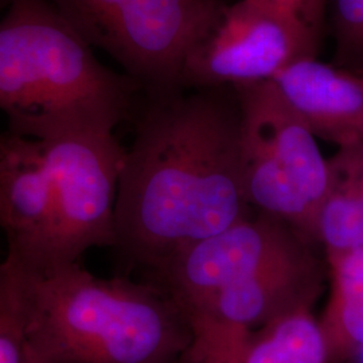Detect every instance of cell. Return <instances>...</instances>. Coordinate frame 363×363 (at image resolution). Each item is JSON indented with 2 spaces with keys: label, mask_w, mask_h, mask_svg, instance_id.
Here are the masks:
<instances>
[{
  "label": "cell",
  "mask_w": 363,
  "mask_h": 363,
  "mask_svg": "<svg viewBox=\"0 0 363 363\" xmlns=\"http://www.w3.org/2000/svg\"><path fill=\"white\" fill-rule=\"evenodd\" d=\"M247 206L235 89L147 97L120 172L113 247L154 271L247 218Z\"/></svg>",
  "instance_id": "1"
},
{
  "label": "cell",
  "mask_w": 363,
  "mask_h": 363,
  "mask_svg": "<svg viewBox=\"0 0 363 363\" xmlns=\"http://www.w3.org/2000/svg\"><path fill=\"white\" fill-rule=\"evenodd\" d=\"M0 274L18 312L25 363H181L191 328L155 283L101 279L78 261Z\"/></svg>",
  "instance_id": "2"
},
{
  "label": "cell",
  "mask_w": 363,
  "mask_h": 363,
  "mask_svg": "<svg viewBox=\"0 0 363 363\" xmlns=\"http://www.w3.org/2000/svg\"><path fill=\"white\" fill-rule=\"evenodd\" d=\"M139 85L106 67L50 0H9L0 16V111L33 138L60 123L116 128Z\"/></svg>",
  "instance_id": "3"
},
{
  "label": "cell",
  "mask_w": 363,
  "mask_h": 363,
  "mask_svg": "<svg viewBox=\"0 0 363 363\" xmlns=\"http://www.w3.org/2000/svg\"><path fill=\"white\" fill-rule=\"evenodd\" d=\"M241 108L242 187L249 206L318 241L328 160L272 81L234 88Z\"/></svg>",
  "instance_id": "4"
},
{
  "label": "cell",
  "mask_w": 363,
  "mask_h": 363,
  "mask_svg": "<svg viewBox=\"0 0 363 363\" xmlns=\"http://www.w3.org/2000/svg\"><path fill=\"white\" fill-rule=\"evenodd\" d=\"M91 48L111 55L147 97L183 91L187 57L222 0H50Z\"/></svg>",
  "instance_id": "5"
},
{
  "label": "cell",
  "mask_w": 363,
  "mask_h": 363,
  "mask_svg": "<svg viewBox=\"0 0 363 363\" xmlns=\"http://www.w3.org/2000/svg\"><path fill=\"white\" fill-rule=\"evenodd\" d=\"M52 179L61 262L94 247L115 245V210L125 148L115 127L60 123L37 132Z\"/></svg>",
  "instance_id": "6"
},
{
  "label": "cell",
  "mask_w": 363,
  "mask_h": 363,
  "mask_svg": "<svg viewBox=\"0 0 363 363\" xmlns=\"http://www.w3.org/2000/svg\"><path fill=\"white\" fill-rule=\"evenodd\" d=\"M320 42L286 13L253 0H237L225 6L216 25L187 57L181 88L268 82L298 60L316 57Z\"/></svg>",
  "instance_id": "7"
},
{
  "label": "cell",
  "mask_w": 363,
  "mask_h": 363,
  "mask_svg": "<svg viewBox=\"0 0 363 363\" xmlns=\"http://www.w3.org/2000/svg\"><path fill=\"white\" fill-rule=\"evenodd\" d=\"M311 241L284 220L261 213L182 250L151 271L152 283L187 316L228 288L313 256Z\"/></svg>",
  "instance_id": "8"
},
{
  "label": "cell",
  "mask_w": 363,
  "mask_h": 363,
  "mask_svg": "<svg viewBox=\"0 0 363 363\" xmlns=\"http://www.w3.org/2000/svg\"><path fill=\"white\" fill-rule=\"evenodd\" d=\"M0 229L6 257L26 268L61 262L52 179L37 139L0 132Z\"/></svg>",
  "instance_id": "9"
},
{
  "label": "cell",
  "mask_w": 363,
  "mask_h": 363,
  "mask_svg": "<svg viewBox=\"0 0 363 363\" xmlns=\"http://www.w3.org/2000/svg\"><path fill=\"white\" fill-rule=\"evenodd\" d=\"M272 82L315 138L339 148L363 147V88L351 73L310 57Z\"/></svg>",
  "instance_id": "10"
},
{
  "label": "cell",
  "mask_w": 363,
  "mask_h": 363,
  "mask_svg": "<svg viewBox=\"0 0 363 363\" xmlns=\"http://www.w3.org/2000/svg\"><path fill=\"white\" fill-rule=\"evenodd\" d=\"M323 268L316 255L277 267L232 286L186 318H208L253 333L301 308H311L322 291Z\"/></svg>",
  "instance_id": "11"
},
{
  "label": "cell",
  "mask_w": 363,
  "mask_h": 363,
  "mask_svg": "<svg viewBox=\"0 0 363 363\" xmlns=\"http://www.w3.org/2000/svg\"><path fill=\"white\" fill-rule=\"evenodd\" d=\"M330 296L318 320L328 363L363 354V247L325 250Z\"/></svg>",
  "instance_id": "12"
},
{
  "label": "cell",
  "mask_w": 363,
  "mask_h": 363,
  "mask_svg": "<svg viewBox=\"0 0 363 363\" xmlns=\"http://www.w3.org/2000/svg\"><path fill=\"white\" fill-rule=\"evenodd\" d=\"M330 182L318 220L325 250L363 247V147L339 148L328 159Z\"/></svg>",
  "instance_id": "13"
},
{
  "label": "cell",
  "mask_w": 363,
  "mask_h": 363,
  "mask_svg": "<svg viewBox=\"0 0 363 363\" xmlns=\"http://www.w3.org/2000/svg\"><path fill=\"white\" fill-rule=\"evenodd\" d=\"M247 359V363H328L311 308L291 312L252 333Z\"/></svg>",
  "instance_id": "14"
},
{
  "label": "cell",
  "mask_w": 363,
  "mask_h": 363,
  "mask_svg": "<svg viewBox=\"0 0 363 363\" xmlns=\"http://www.w3.org/2000/svg\"><path fill=\"white\" fill-rule=\"evenodd\" d=\"M191 340L182 363H247L252 331L208 318H189Z\"/></svg>",
  "instance_id": "15"
},
{
  "label": "cell",
  "mask_w": 363,
  "mask_h": 363,
  "mask_svg": "<svg viewBox=\"0 0 363 363\" xmlns=\"http://www.w3.org/2000/svg\"><path fill=\"white\" fill-rule=\"evenodd\" d=\"M327 19L334 40V66L363 74V0H328Z\"/></svg>",
  "instance_id": "16"
},
{
  "label": "cell",
  "mask_w": 363,
  "mask_h": 363,
  "mask_svg": "<svg viewBox=\"0 0 363 363\" xmlns=\"http://www.w3.org/2000/svg\"><path fill=\"white\" fill-rule=\"evenodd\" d=\"M0 363H25L22 327L10 289L0 276Z\"/></svg>",
  "instance_id": "17"
},
{
  "label": "cell",
  "mask_w": 363,
  "mask_h": 363,
  "mask_svg": "<svg viewBox=\"0 0 363 363\" xmlns=\"http://www.w3.org/2000/svg\"><path fill=\"white\" fill-rule=\"evenodd\" d=\"M279 13H286L306 27L315 37L322 40L327 19L328 0H253Z\"/></svg>",
  "instance_id": "18"
},
{
  "label": "cell",
  "mask_w": 363,
  "mask_h": 363,
  "mask_svg": "<svg viewBox=\"0 0 363 363\" xmlns=\"http://www.w3.org/2000/svg\"><path fill=\"white\" fill-rule=\"evenodd\" d=\"M7 4H9V0H0V11H4Z\"/></svg>",
  "instance_id": "19"
},
{
  "label": "cell",
  "mask_w": 363,
  "mask_h": 363,
  "mask_svg": "<svg viewBox=\"0 0 363 363\" xmlns=\"http://www.w3.org/2000/svg\"><path fill=\"white\" fill-rule=\"evenodd\" d=\"M352 76H354L355 79H357V81H358V82L362 85L363 88V74H352Z\"/></svg>",
  "instance_id": "20"
},
{
  "label": "cell",
  "mask_w": 363,
  "mask_h": 363,
  "mask_svg": "<svg viewBox=\"0 0 363 363\" xmlns=\"http://www.w3.org/2000/svg\"><path fill=\"white\" fill-rule=\"evenodd\" d=\"M181 363H182V361H181Z\"/></svg>",
  "instance_id": "21"
}]
</instances>
